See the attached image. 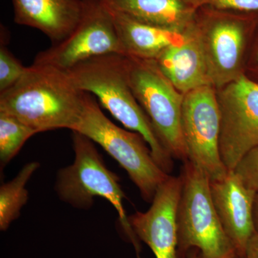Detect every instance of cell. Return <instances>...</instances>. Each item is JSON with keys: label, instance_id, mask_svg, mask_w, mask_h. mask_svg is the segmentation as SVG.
I'll list each match as a JSON object with an SVG mask.
<instances>
[{"label": "cell", "instance_id": "cell-1", "mask_svg": "<svg viewBox=\"0 0 258 258\" xmlns=\"http://www.w3.org/2000/svg\"><path fill=\"white\" fill-rule=\"evenodd\" d=\"M86 95L67 71L33 63L13 87L0 93V113L13 115L37 133L73 131L82 115Z\"/></svg>", "mask_w": 258, "mask_h": 258}, {"label": "cell", "instance_id": "cell-2", "mask_svg": "<svg viewBox=\"0 0 258 258\" xmlns=\"http://www.w3.org/2000/svg\"><path fill=\"white\" fill-rule=\"evenodd\" d=\"M67 72L78 88L95 95L100 105L123 126L142 135L158 165L170 175L174 169L173 157L161 143L134 96L129 84L125 55L98 56L81 62Z\"/></svg>", "mask_w": 258, "mask_h": 258}, {"label": "cell", "instance_id": "cell-3", "mask_svg": "<svg viewBox=\"0 0 258 258\" xmlns=\"http://www.w3.org/2000/svg\"><path fill=\"white\" fill-rule=\"evenodd\" d=\"M257 13L201 8L193 30L203 52L210 83L219 89L244 74Z\"/></svg>", "mask_w": 258, "mask_h": 258}, {"label": "cell", "instance_id": "cell-4", "mask_svg": "<svg viewBox=\"0 0 258 258\" xmlns=\"http://www.w3.org/2000/svg\"><path fill=\"white\" fill-rule=\"evenodd\" d=\"M179 175L182 189L176 214L177 257L186 258L197 249L200 258H237L214 206L208 176L189 160Z\"/></svg>", "mask_w": 258, "mask_h": 258}, {"label": "cell", "instance_id": "cell-5", "mask_svg": "<svg viewBox=\"0 0 258 258\" xmlns=\"http://www.w3.org/2000/svg\"><path fill=\"white\" fill-rule=\"evenodd\" d=\"M72 132L101 146L125 169L147 203H152L159 186L170 176L154 160L143 137L114 124L89 93L86 92L82 115Z\"/></svg>", "mask_w": 258, "mask_h": 258}, {"label": "cell", "instance_id": "cell-6", "mask_svg": "<svg viewBox=\"0 0 258 258\" xmlns=\"http://www.w3.org/2000/svg\"><path fill=\"white\" fill-rule=\"evenodd\" d=\"M75 160L72 165L60 169L56 190L62 201L75 208L88 209L96 197L108 200L118 212L119 220L136 249L138 238L129 225L123 200L125 195L119 177L105 165L94 142L83 134L73 132Z\"/></svg>", "mask_w": 258, "mask_h": 258}, {"label": "cell", "instance_id": "cell-7", "mask_svg": "<svg viewBox=\"0 0 258 258\" xmlns=\"http://www.w3.org/2000/svg\"><path fill=\"white\" fill-rule=\"evenodd\" d=\"M129 84L156 134L173 159L188 160L181 132L184 95L161 73L154 60L125 55Z\"/></svg>", "mask_w": 258, "mask_h": 258}, {"label": "cell", "instance_id": "cell-8", "mask_svg": "<svg viewBox=\"0 0 258 258\" xmlns=\"http://www.w3.org/2000/svg\"><path fill=\"white\" fill-rule=\"evenodd\" d=\"M181 125L188 160L210 181L225 177L229 170L220 155L221 114L216 88L208 85L185 93Z\"/></svg>", "mask_w": 258, "mask_h": 258}, {"label": "cell", "instance_id": "cell-9", "mask_svg": "<svg viewBox=\"0 0 258 258\" xmlns=\"http://www.w3.org/2000/svg\"><path fill=\"white\" fill-rule=\"evenodd\" d=\"M79 23L62 41L39 52L33 63L68 71L81 62L108 54L125 55L109 10L98 0H83Z\"/></svg>", "mask_w": 258, "mask_h": 258}, {"label": "cell", "instance_id": "cell-10", "mask_svg": "<svg viewBox=\"0 0 258 258\" xmlns=\"http://www.w3.org/2000/svg\"><path fill=\"white\" fill-rule=\"evenodd\" d=\"M221 114L220 151L229 171L258 146V83L245 75L217 90Z\"/></svg>", "mask_w": 258, "mask_h": 258}, {"label": "cell", "instance_id": "cell-11", "mask_svg": "<svg viewBox=\"0 0 258 258\" xmlns=\"http://www.w3.org/2000/svg\"><path fill=\"white\" fill-rule=\"evenodd\" d=\"M181 189V176H169L158 188L150 208L128 217L137 238L150 247L156 258H178L176 214Z\"/></svg>", "mask_w": 258, "mask_h": 258}, {"label": "cell", "instance_id": "cell-12", "mask_svg": "<svg viewBox=\"0 0 258 258\" xmlns=\"http://www.w3.org/2000/svg\"><path fill=\"white\" fill-rule=\"evenodd\" d=\"M210 187L214 206L237 258H244L249 240L257 232L253 214L257 192L247 188L234 171L222 179L210 180Z\"/></svg>", "mask_w": 258, "mask_h": 258}, {"label": "cell", "instance_id": "cell-13", "mask_svg": "<svg viewBox=\"0 0 258 258\" xmlns=\"http://www.w3.org/2000/svg\"><path fill=\"white\" fill-rule=\"evenodd\" d=\"M14 21L40 30L53 44L62 41L82 17L83 0H12Z\"/></svg>", "mask_w": 258, "mask_h": 258}, {"label": "cell", "instance_id": "cell-14", "mask_svg": "<svg viewBox=\"0 0 258 258\" xmlns=\"http://www.w3.org/2000/svg\"><path fill=\"white\" fill-rule=\"evenodd\" d=\"M192 26L185 32L182 41L167 47L154 60L161 73L183 94L202 86H212Z\"/></svg>", "mask_w": 258, "mask_h": 258}, {"label": "cell", "instance_id": "cell-15", "mask_svg": "<svg viewBox=\"0 0 258 258\" xmlns=\"http://www.w3.org/2000/svg\"><path fill=\"white\" fill-rule=\"evenodd\" d=\"M128 18L152 26L186 32L193 25L197 10L185 0H98Z\"/></svg>", "mask_w": 258, "mask_h": 258}, {"label": "cell", "instance_id": "cell-16", "mask_svg": "<svg viewBox=\"0 0 258 258\" xmlns=\"http://www.w3.org/2000/svg\"><path fill=\"white\" fill-rule=\"evenodd\" d=\"M106 8L111 13L115 30L126 56L145 60H155L167 47L184 40L185 32L181 33L139 23Z\"/></svg>", "mask_w": 258, "mask_h": 258}, {"label": "cell", "instance_id": "cell-17", "mask_svg": "<svg viewBox=\"0 0 258 258\" xmlns=\"http://www.w3.org/2000/svg\"><path fill=\"white\" fill-rule=\"evenodd\" d=\"M40 164L36 161L26 164L15 178L0 187V230H8L17 220L28 200L26 184Z\"/></svg>", "mask_w": 258, "mask_h": 258}, {"label": "cell", "instance_id": "cell-18", "mask_svg": "<svg viewBox=\"0 0 258 258\" xmlns=\"http://www.w3.org/2000/svg\"><path fill=\"white\" fill-rule=\"evenodd\" d=\"M37 134L13 115L0 113V161L8 164L20 152L25 142Z\"/></svg>", "mask_w": 258, "mask_h": 258}, {"label": "cell", "instance_id": "cell-19", "mask_svg": "<svg viewBox=\"0 0 258 258\" xmlns=\"http://www.w3.org/2000/svg\"><path fill=\"white\" fill-rule=\"evenodd\" d=\"M23 66L4 45L0 47V93L9 89L18 82L25 74Z\"/></svg>", "mask_w": 258, "mask_h": 258}, {"label": "cell", "instance_id": "cell-20", "mask_svg": "<svg viewBox=\"0 0 258 258\" xmlns=\"http://www.w3.org/2000/svg\"><path fill=\"white\" fill-rule=\"evenodd\" d=\"M233 171L247 188L258 192V146L244 154Z\"/></svg>", "mask_w": 258, "mask_h": 258}, {"label": "cell", "instance_id": "cell-21", "mask_svg": "<svg viewBox=\"0 0 258 258\" xmlns=\"http://www.w3.org/2000/svg\"><path fill=\"white\" fill-rule=\"evenodd\" d=\"M195 9L211 8L241 13H258V0H185Z\"/></svg>", "mask_w": 258, "mask_h": 258}, {"label": "cell", "instance_id": "cell-22", "mask_svg": "<svg viewBox=\"0 0 258 258\" xmlns=\"http://www.w3.org/2000/svg\"><path fill=\"white\" fill-rule=\"evenodd\" d=\"M244 75L258 83V15L257 24L246 57Z\"/></svg>", "mask_w": 258, "mask_h": 258}, {"label": "cell", "instance_id": "cell-23", "mask_svg": "<svg viewBox=\"0 0 258 258\" xmlns=\"http://www.w3.org/2000/svg\"><path fill=\"white\" fill-rule=\"evenodd\" d=\"M244 258H258V232H255L250 240L246 248Z\"/></svg>", "mask_w": 258, "mask_h": 258}, {"label": "cell", "instance_id": "cell-24", "mask_svg": "<svg viewBox=\"0 0 258 258\" xmlns=\"http://www.w3.org/2000/svg\"><path fill=\"white\" fill-rule=\"evenodd\" d=\"M254 222L256 230L258 232V192L256 193L254 203Z\"/></svg>", "mask_w": 258, "mask_h": 258}]
</instances>
